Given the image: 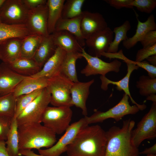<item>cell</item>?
Returning a JSON list of instances; mask_svg holds the SVG:
<instances>
[{"instance_id": "obj_1", "label": "cell", "mask_w": 156, "mask_h": 156, "mask_svg": "<svg viewBox=\"0 0 156 156\" xmlns=\"http://www.w3.org/2000/svg\"><path fill=\"white\" fill-rule=\"evenodd\" d=\"M106 141L100 126L88 125L79 130L66 152L68 156H105Z\"/></svg>"}, {"instance_id": "obj_2", "label": "cell", "mask_w": 156, "mask_h": 156, "mask_svg": "<svg viewBox=\"0 0 156 156\" xmlns=\"http://www.w3.org/2000/svg\"><path fill=\"white\" fill-rule=\"evenodd\" d=\"M135 122L130 119L123 121L121 127H111L106 132L105 156H139L138 148L133 144L132 133Z\"/></svg>"}, {"instance_id": "obj_3", "label": "cell", "mask_w": 156, "mask_h": 156, "mask_svg": "<svg viewBox=\"0 0 156 156\" xmlns=\"http://www.w3.org/2000/svg\"><path fill=\"white\" fill-rule=\"evenodd\" d=\"M18 127L19 150H38L43 147L48 148L57 141L56 134L41 123L26 124Z\"/></svg>"}, {"instance_id": "obj_4", "label": "cell", "mask_w": 156, "mask_h": 156, "mask_svg": "<svg viewBox=\"0 0 156 156\" xmlns=\"http://www.w3.org/2000/svg\"><path fill=\"white\" fill-rule=\"evenodd\" d=\"M73 82L62 74L48 79L46 87L51 94L50 103L54 107L73 106L71 89Z\"/></svg>"}, {"instance_id": "obj_5", "label": "cell", "mask_w": 156, "mask_h": 156, "mask_svg": "<svg viewBox=\"0 0 156 156\" xmlns=\"http://www.w3.org/2000/svg\"><path fill=\"white\" fill-rule=\"evenodd\" d=\"M72 116L70 107L48 106L43 114L41 122L56 134H61L70 125Z\"/></svg>"}, {"instance_id": "obj_6", "label": "cell", "mask_w": 156, "mask_h": 156, "mask_svg": "<svg viewBox=\"0 0 156 156\" xmlns=\"http://www.w3.org/2000/svg\"><path fill=\"white\" fill-rule=\"evenodd\" d=\"M51 94L46 88L16 118L18 127L34 123H41L43 114L50 103Z\"/></svg>"}, {"instance_id": "obj_7", "label": "cell", "mask_w": 156, "mask_h": 156, "mask_svg": "<svg viewBox=\"0 0 156 156\" xmlns=\"http://www.w3.org/2000/svg\"><path fill=\"white\" fill-rule=\"evenodd\" d=\"M129 96L124 93L119 102L106 111L96 110L90 116H84L88 124L101 122L110 118L118 121L126 115L135 114L141 110L136 105H131L129 101Z\"/></svg>"}, {"instance_id": "obj_8", "label": "cell", "mask_w": 156, "mask_h": 156, "mask_svg": "<svg viewBox=\"0 0 156 156\" xmlns=\"http://www.w3.org/2000/svg\"><path fill=\"white\" fill-rule=\"evenodd\" d=\"M156 137V103H152L148 112L133 129L132 138L134 145L138 148L145 140H152Z\"/></svg>"}, {"instance_id": "obj_9", "label": "cell", "mask_w": 156, "mask_h": 156, "mask_svg": "<svg viewBox=\"0 0 156 156\" xmlns=\"http://www.w3.org/2000/svg\"><path fill=\"white\" fill-rule=\"evenodd\" d=\"M29 10L23 0H5L0 7V21L8 24H25Z\"/></svg>"}, {"instance_id": "obj_10", "label": "cell", "mask_w": 156, "mask_h": 156, "mask_svg": "<svg viewBox=\"0 0 156 156\" xmlns=\"http://www.w3.org/2000/svg\"><path fill=\"white\" fill-rule=\"evenodd\" d=\"M88 125L85 117L70 125L64 133L52 147L38 150L40 155L43 156H60L66 152L67 146L75 139L79 130Z\"/></svg>"}, {"instance_id": "obj_11", "label": "cell", "mask_w": 156, "mask_h": 156, "mask_svg": "<svg viewBox=\"0 0 156 156\" xmlns=\"http://www.w3.org/2000/svg\"><path fill=\"white\" fill-rule=\"evenodd\" d=\"M81 55L86 60L87 64L81 73L86 76L98 74L105 76L109 72L118 73L120 70L122 63L117 59L110 62H105L99 57L90 55L86 52L84 48L82 49Z\"/></svg>"}, {"instance_id": "obj_12", "label": "cell", "mask_w": 156, "mask_h": 156, "mask_svg": "<svg viewBox=\"0 0 156 156\" xmlns=\"http://www.w3.org/2000/svg\"><path fill=\"white\" fill-rule=\"evenodd\" d=\"M48 15L46 3L29 10L25 24L32 34L47 36L49 35L47 30Z\"/></svg>"}, {"instance_id": "obj_13", "label": "cell", "mask_w": 156, "mask_h": 156, "mask_svg": "<svg viewBox=\"0 0 156 156\" xmlns=\"http://www.w3.org/2000/svg\"><path fill=\"white\" fill-rule=\"evenodd\" d=\"M113 32L109 27L94 34L85 40L90 55L100 57L103 52H107L113 40Z\"/></svg>"}, {"instance_id": "obj_14", "label": "cell", "mask_w": 156, "mask_h": 156, "mask_svg": "<svg viewBox=\"0 0 156 156\" xmlns=\"http://www.w3.org/2000/svg\"><path fill=\"white\" fill-rule=\"evenodd\" d=\"M108 27L107 22L101 14L83 11L80 27L82 35L85 40Z\"/></svg>"}, {"instance_id": "obj_15", "label": "cell", "mask_w": 156, "mask_h": 156, "mask_svg": "<svg viewBox=\"0 0 156 156\" xmlns=\"http://www.w3.org/2000/svg\"><path fill=\"white\" fill-rule=\"evenodd\" d=\"M13 70L8 64H0V96L13 93L18 85L25 78Z\"/></svg>"}, {"instance_id": "obj_16", "label": "cell", "mask_w": 156, "mask_h": 156, "mask_svg": "<svg viewBox=\"0 0 156 156\" xmlns=\"http://www.w3.org/2000/svg\"><path fill=\"white\" fill-rule=\"evenodd\" d=\"M127 66V72L125 76L121 79L117 81H112L107 78L105 76H101L100 78L101 81V88L106 91L108 89V85L112 84L116 86V89L119 91H123L125 94L127 95L133 104L139 107L141 111L146 108L144 104H140L137 103L133 99L129 91V81L130 77L132 72L138 70L139 67L136 64L132 63H126Z\"/></svg>"}, {"instance_id": "obj_17", "label": "cell", "mask_w": 156, "mask_h": 156, "mask_svg": "<svg viewBox=\"0 0 156 156\" xmlns=\"http://www.w3.org/2000/svg\"><path fill=\"white\" fill-rule=\"evenodd\" d=\"M66 53L65 51L57 47L54 54L45 63L41 70L30 77L49 79L60 74Z\"/></svg>"}, {"instance_id": "obj_18", "label": "cell", "mask_w": 156, "mask_h": 156, "mask_svg": "<svg viewBox=\"0 0 156 156\" xmlns=\"http://www.w3.org/2000/svg\"><path fill=\"white\" fill-rule=\"evenodd\" d=\"M94 81V79H92L86 82H73L71 88L72 104L73 106L81 109L84 116L88 115L86 102L89 94L90 87Z\"/></svg>"}, {"instance_id": "obj_19", "label": "cell", "mask_w": 156, "mask_h": 156, "mask_svg": "<svg viewBox=\"0 0 156 156\" xmlns=\"http://www.w3.org/2000/svg\"><path fill=\"white\" fill-rule=\"evenodd\" d=\"M22 39L12 38L0 42V60L9 64L20 57Z\"/></svg>"}, {"instance_id": "obj_20", "label": "cell", "mask_w": 156, "mask_h": 156, "mask_svg": "<svg viewBox=\"0 0 156 156\" xmlns=\"http://www.w3.org/2000/svg\"><path fill=\"white\" fill-rule=\"evenodd\" d=\"M55 45L66 52L81 53L83 47L76 38L68 32L64 30L54 31L51 34Z\"/></svg>"}, {"instance_id": "obj_21", "label": "cell", "mask_w": 156, "mask_h": 156, "mask_svg": "<svg viewBox=\"0 0 156 156\" xmlns=\"http://www.w3.org/2000/svg\"><path fill=\"white\" fill-rule=\"evenodd\" d=\"M137 19L138 24L135 34L122 42L123 46L127 49L131 48L140 42L148 31L156 30V24L153 14H151L144 22L140 21L138 18Z\"/></svg>"}, {"instance_id": "obj_22", "label": "cell", "mask_w": 156, "mask_h": 156, "mask_svg": "<svg viewBox=\"0 0 156 156\" xmlns=\"http://www.w3.org/2000/svg\"><path fill=\"white\" fill-rule=\"evenodd\" d=\"M57 47L51 34L44 37L33 58L41 68L45 63L54 54Z\"/></svg>"}, {"instance_id": "obj_23", "label": "cell", "mask_w": 156, "mask_h": 156, "mask_svg": "<svg viewBox=\"0 0 156 156\" xmlns=\"http://www.w3.org/2000/svg\"><path fill=\"white\" fill-rule=\"evenodd\" d=\"M48 81V79L46 78L27 76L18 85L12 93L16 97L36 90H42L47 87Z\"/></svg>"}, {"instance_id": "obj_24", "label": "cell", "mask_w": 156, "mask_h": 156, "mask_svg": "<svg viewBox=\"0 0 156 156\" xmlns=\"http://www.w3.org/2000/svg\"><path fill=\"white\" fill-rule=\"evenodd\" d=\"M81 16L82 15L69 19L61 18L56 24L54 31L64 30L68 32L76 38L80 44L83 47L86 45V43L85 40L83 37L81 29Z\"/></svg>"}, {"instance_id": "obj_25", "label": "cell", "mask_w": 156, "mask_h": 156, "mask_svg": "<svg viewBox=\"0 0 156 156\" xmlns=\"http://www.w3.org/2000/svg\"><path fill=\"white\" fill-rule=\"evenodd\" d=\"M32 34L25 24L10 25L0 21V42L12 38L23 39Z\"/></svg>"}, {"instance_id": "obj_26", "label": "cell", "mask_w": 156, "mask_h": 156, "mask_svg": "<svg viewBox=\"0 0 156 156\" xmlns=\"http://www.w3.org/2000/svg\"><path fill=\"white\" fill-rule=\"evenodd\" d=\"M8 64L14 71L25 76L34 75L39 72L41 69L34 59L20 57L13 62Z\"/></svg>"}, {"instance_id": "obj_27", "label": "cell", "mask_w": 156, "mask_h": 156, "mask_svg": "<svg viewBox=\"0 0 156 156\" xmlns=\"http://www.w3.org/2000/svg\"><path fill=\"white\" fill-rule=\"evenodd\" d=\"M64 0H48V8L47 30L49 35L55 31L56 24L61 18L62 13Z\"/></svg>"}, {"instance_id": "obj_28", "label": "cell", "mask_w": 156, "mask_h": 156, "mask_svg": "<svg viewBox=\"0 0 156 156\" xmlns=\"http://www.w3.org/2000/svg\"><path fill=\"white\" fill-rule=\"evenodd\" d=\"M82 57L81 53L66 52L61 67L60 73L73 82L78 81L76 68L77 60Z\"/></svg>"}, {"instance_id": "obj_29", "label": "cell", "mask_w": 156, "mask_h": 156, "mask_svg": "<svg viewBox=\"0 0 156 156\" xmlns=\"http://www.w3.org/2000/svg\"><path fill=\"white\" fill-rule=\"evenodd\" d=\"M44 36L32 34L22 40L20 57L33 59L35 53Z\"/></svg>"}, {"instance_id": "obj_30", "label": "cell", "mask_w": 156, "mask_h": 156, "mask_svg": "<svg viewBox=\"0 0 156 156\" xmlns=\"http://www.w3.org/2000/svg\"><path fill=\"white\" fill-rule=\"evenodd\" d=\"M101 56L109 58H116L122 60L126 63L134 64L139 67H141L147 71L148 76L152 78H155L156 77V66L150 64L148 62L142 61L137 62L130 60L126 57L123 54V51L121 49L115 53H110L107 52H103Z\"/></svg>"}, {"instance_id": "obj_31", "label": "cell", "mask_w": 156, "mask_h": 156, "mask_svg": "<svg viewBox=\"0 0 156 156\" xmlns=\"http://www.w3.org/2000/svg\"><path fill=\"white\" fill-rule=\"evenodd\" d=\"M18 125L16 118L13 117L5 141L6 148L10 156H19Z\"/></svg>"}, {"instance_id": "obj_32", "label": "cell", "mask_w": 156, "mask_h": 156, "mask_svg": "<svg viewBox=\"0 0 156 156\" xmlns=\"http://www.w3.org/2000/svg\"><path fill=\"white\" fill-rule=\"evenodd\" d=\"M131 28L130 22L126 20L120 26L114 28L113 31L115 34V37L110 45L107 52L115 53L118 51L120 42L128 38L127 32Z\"/></svg>"}, {"instance_id": "obj_33", "label": "cell", "mask_w": 156, "mask_h": 156, "mask_svg": "<svg viewBox=\"0 0 156 156\" xmlns=\"http://www.w3.org/2000/svg\"><path fill=\"white\" fill-rule=\"evenodd\" d=\"M84 0H68L63 6L61 18L69 19L75 18L82 15L81 8Z\"/></svg>"}, {"instance_id": "obj_34", "label": "cell", "mask_w": 156, "mask_h": 156, "mask_svg": "<svg viewBox=\"0 0 156 156\" xmlns=\"http://www.w3.org/2000/svg\"><path fill=\"white\" fill-rule=\"evenodd\" d=\"M136 86L142 96H148L156 93V78H152L148 75H142L136 82Z\"/></svg>"}, {"instance_id": "obj_35", "label": "cell", "mask_w": 156, "mask_h": 156, "mask_svg": "<svg viewBox=\"0 0 156 156\" xmlns=\"http://www.w3.org/2000/svg\"><path fill=\"white\" fill-rule=\"evenodd\" d=\"M16 102L12 93L0 96V116L14 117Z\"/></svg>"}, {"instance_id": "obj_36", "label": "cell", "mask_w": 156, "mask_h": 156, "mask_svg": "<svg viewBox=\"0 0 156 156\" xmlns=\"http://www.w3.org/2000/svg\"><path fill=\"white\" fill-rule=\"evenodd\" d=\"M42 90H36L31 93L21 95L16 97L14 117L16 118L39 95Z\"/></svg>"}, {"instance_id": "obj_37", "label": "cell", "mask_w": 156, "mask_h": 156, "mask_svg": "<svg viewBox=\"0 0 156 156\" xmlns=\"http://www.w3.org/2000/svg\"><path fill=\"white\" fill-rule=\"evenodd\" d=\"M131 5L141 12L150 14L156 8V0H132Z\"/></svg>"}, {"instance_id": "obj_38", "label": "cell", "mask_w": 156, "mask_h": 156, "mask_svg": "<svg viewBox=\"0 0 156 156\" xmlns=\"http://www.w3.org/2000/svg\"><path fill=\"white\" fill-rule=\"evenodd\" d=\"M156 55V44L138 50L136 54L135 61L142 62L148 57Z\"/></svg>"}, {"instance_id": "obj_39", "label": "cell", "mask_w": 156, "mask_h": 156, "mask_svg": "<svg viewBox=\"0 0 156 156\" xmlns=\"http://www.w3.org/2000/svg\"><path fill=\"white\" fill-rule=\"evenodd\" d=\"M13 118L0 116V140H6Z\"/></svg>"}, {"instance_id": "obj_40", "label": "cell", "mask_w": 156, "mask_h": 156, "mask_svg": "<svg viewBox=\"0 0 156 156\" xmlns=\"http://www.w3.org/2000/svg\"><path fill=\"white\" fill-rule=\"evenodd\" d=\"M143 48L147 47L156 44V30L148 32L140 41Z\"/></svg>"}, {"instance_id": "obj_41", "label": "cell", "mask_w": 156, "mask_h": 156, "mask_svg": "<svg viewBox=\"0 0 156 156\" xmlns=\"http://www.w3.org/2000/svg\"><path fill=\"white\" fill-rule=\"evenodd\" d=\"M104 1L111 6L117 9L123 8H133L131 5L132 0H106Z\"/></svg>"}, {"instance_id": "obj_42", "label": "cell", "mask_w": 156, "mask_h": 156, "mask_svg": "<svg viewBox=\"0 0 156 156\" xmlns=\"http://www.w3.org/2000/svg\"><path fill=\"white\" fill-rule=\"evenodd\" d=\"M23 1L29 9L36 8L38 6L46 3V0H23Z\"/></svg>"}, {"instance_id": "obj_43", "label": "cell", "mask_w": 156, "mask_h": 156, "mask_svg": "<svg viewBox=\"0 0 156 156\" xmlns=\"http://www.w3.org/2000/svg\"><path fill=\"white\" fill-rule=\"evenodd\" d=\"M139 154H146V155H156V144L150 147L146 148L143 151L139 152Z\"/></svg>"}, {"instance_id": "obj_44", "label": "cell", "mask_w": 156, "mask_h": 156, "mask_svg": "<svg viewBox=\"0 0 156 156\" xmlns=\"http://www.w3.org/2000/svg\"><path fill=\"white\" fill-rule=\"evenodd\" d=\"M0 156H10L6 147L5 141L0 140Z\"/></svg>"}, {"instance_id": "obj_45", "label": "cell", "mask_w": 156, "mask_h": 156, "mask_svg": "<svg viewBox=\"0 0 156 156\" xmlns=\"http://www.w3.org/2000/svg\"><path fill=\"white\" fill-rule=\"evenodd\" d=\"M19 156L23 155L25 156H43L35 153L31 150H21L19 152ZM66 156H68L66 155Z\"/></svg>"}, {"instance_id": "obj_46", "label": "cell", "mask_w": 156, "mask_h": 156, "mask_svg": "<svg viewBox=\"0 0 156 156\" xmlns=\"http://www.w3.org/2000/svg\"><path fill=\"white\" fill-rule=\"evenodd\" d=\"M146 60L150 64L156 66V55L151 56L148 57Z\"/></svg>"}, {"instance_id": "obj_47", "label": "cell", "mask_w": 156, "mask_h": 156, "mask_svg": "<svg viewBox=\"0 0 156 156\" xmlns=\"http://www.w3.org/2000/svg\"><path fill=\"white\" fill-rule=\"evenodd\" d=\"M146 100H150L152 101L153 103H156V94H153L148 96L146 97Z\"/></svg>"}, {"instance_id": "obj_48", "label": "cell", "mask_w": 156, "mask_h": 156, "mask_svg": "<svg viewBox=\"0 0 156 156\" xmlns=\"http://www.w3.org/2000/svg\"><path fill=\"white\" fill-rule=\"evenodd\" d=\"M5 0H0V7L3 3Z\"/></svg>"}, {"instance_id": "obj_49", "label": "cell", "mask_w": 156, "mask_h": 156, "mask_svg": "<svg viewBox=\"0 0 156 156\" xmlns=\"http://www.w3.org/2000/svg\"><path fill=\"white\" fill-rule=\"evenodd\" d=\"M145 156H156V155H146Z\"/></svg>"}]
</instances>
